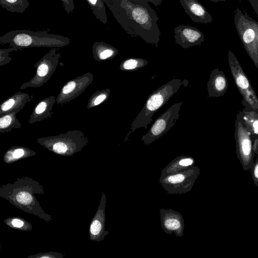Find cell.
<instances>
[{
    "instance_id": "6da1fadb",
    "label": "cell",
    "mask_w": 258,
    "mask_h": 258,
    "mask_svg": "<svg viewBox=\"0 0 258 258\" xmlns=\"http://www.w3.org/2000/svg\"><path fill=\"white\" fill-rule=\"evenodd\" d=\"M127 34L157 47L161 33L156 11L147 0H103Z\"/></svg>"
},
{
    "instance_id": "7a4b0ae2",
    "label": "cell",
    "mask_w": 258,
    "mask_h": 258,
    "mask_svg": "<svg viewBox=\"0 0 258 258\" xmlns=\"http://www.w3.org/2000/svg\"><path fill=\"white\" fill-rule=\"evenodd\" d=\"M71 40L66 36L46 32L29 30L10 31L0 37V44H9V46L18 49L30 47H57L69 45Z\"/></svg>"
},
{
    "instance_id": "3957f363",
    "label": "cell",
    "mask_w": 258,
    "mask_h": 258,
    "mask_svg": "<svg viewBox=\"0 0 258 258\" xmlns=\"http://www.w3.org/2000/svg\"><path fill=\"white\" fill-rule=\"evenodd\" d=\"M183 84V82L180 79H173L152 93L140 112L133 121L128 136L139 128L147 129L148 125L153 121L154 113L167 102Z\"/></svg>"
},
{
    "instance_id": "277c9868",
    "label": "cell",
    "mask_w": 258,
    "mask_h": 258,
    "mask_svg": "<svg viewBox=\"0 0 258 258\" xmlns=\"http://www.w3.org/2000/svg\"><path fill=\"white\" fill-rule=\"evenodd\" d=\"M36 142L55 154L70 156L85 147L89 139L81 131L71 130L58 135L38 138Z\"/></svg>"
},
{
    "instance_id": "5b68a950",
    "label": "cell",
    "mask_w": 258,
    "mask_h": 258,
    "mask_svg": "<svg viewBox=\"0 0 258 258\" xmlns=\"http://www.w3.org/2000/svg\"><path fill=\"white\" fill-rule=\"evenodd\" d=\"M200 174V169L194 166L176 173L160 177L159 183L168 194L182 195L191 190Z\"/></svg>"
},
{
    "instance_id": "8992f818",
    "label": "cell",
    "mask_w": 258,
    "mask_h": 258,
    "mask_svg": "<svg viewBox=\"0 0 258 258\" xmlns=\"http://www.w3.org/2000/svg\"><path fill=\"white\" fill-rule=\"evenodd\" d=\"M59 48H52L33 66L36 68V74L28 82L24 83L20 89L28 87H40L46 83L55 72L61 57V54L57 52Z\"/></svg>"
},
{
    "instance_id": "52a82bcc",
    "label": "cell",
    "mask_w": 258,
    "mask_h": 258,
    "mask_svg": "<svg viewBox=\"0 0 258 258\" xmlns=\"http://www.w3.org/2000/svg\"><path fill=\"white\" fill-rule=\"evenodd\" d=\"M234 138L236 153L244 171L249 170L255 156L253 150V142L248 131L243 126L238 113L235 123Z\"/></svg>"
},
{
    "instance_id": "ba28073f",
    "label": "cell",
    "mask_w": 258,
    "mask_h": 258,
    "mask_svg": "<svg viewBox=\"0 0 258 258\" xmlns=\"http://www.w3.org/2000/svg\"><path fill=\"white\" fill-rule=\"evenodd\" d=\"M183 101L174 103L156 119L147 133L141 140L146 145L159 139L169 131L179 117V111Z\"/></svg>"
},
{
    "instance_id": "9c48e42d",
    "label": "cell",
    "mask_w": 258,
    "mask_h": 258,
    "mask_svg": "<svg viewBox=\"0 0 258 258\" xmlns=\"http://www.w3.org/2000/svg\"><path fill=\"white\" fill-rule=\"evenodd\" d=\"M234 21L245 51L258 69V52L256 34L253 26L238 8L235 11Z\"/></svg>"
},
{
    "instance_id": "30bf717a",
    "label": "cell",
    "mask_w": 258,
    "mask_h": 258,
    "mask_svg": "<svg viewBox=\"0 0 258 258\" xmlns=\"http://www.w3.org/2000/svg\"><path fill=\"white\" fill-rule=\"evenodd\" d=\"M228 56L231 74L243 99L258 113V98L242 67L230 50Z\"/></svg>"
},
{
    "instance_id": "8fae6325",
    "label": "cell",
    "mask_w": 258,
    "mask_h": 258,
    "mask_svg": "<svg viewBox=\"0 0 258 258\" xmlns=\"http://www.w3.org/2000/svg\"><path fill=\"white\" fill-rule=\"evenodd\" d=\"M94 76L90 72L68 81L62 87L56 101L57 104H66L83 92L93 82Z\"/></svg>"
},
{
    "instance_id": "7c38bea8",
    "label": "cell",
    "mask_w": 258,
    "mask_h": 258,
    "mask_svg": "<svg viewBox=\"0 0 258 258\" xmlns=\"http://www.w3.org/2000/svg\"><path fill=\"white\" fill-rule=\"evenodd\" d=\"M161 226L168 234L174 233L177 237L183 235L184 221L182 215L172 209L159 210Z\"/></svg>"
},
{
    "instance_id": "4fadbf2b",
    "label": "cell",
    "mask_w": 258,
    "mask_h": 258,
    "mask_svg": "<svg viewBox=\"0 0 258 258\" xmlns=\"http://www.w3.org/2000/svg\"><path fill=\"white\" fill-rule=\"evenodd\" d=\"M175 42L183 48L200 45L205 40L203 33L198 28L180 25L174 29Z\"/></svg>"
},
{
    "instance_id": "5bb4252c",
    "label": "cell",
    "mask_w": 258,
    "mask_h": 258,
    "mask_svg": "<svg viewBox=\"0 0 258 258\" xmlns=\"http://www.w3.org/2000/svg\"><path fill=\"white\" fill-rule=\"evenodd\" d=\"M243 108L239 111L243 126L250 133L253 142V150L255 156L258 155V113L243 99L242 100Z\"/></svg>"
},
{
    "instance_id": "9a60e30c",
    "label": "cell",
    "mask_w": 258,
    "mask_h": 258,
    "mask_svg": "<svg viewBox=\"0 0 258 258\" xmlns=\"http://www.w3.org/2000/svg\"><path fill=\"white\" fill-rule=\"evenodd\" d=\"M179 3L194 22L207 24L213 21L212 16L197 0H179Z\"/></svg>"
},
{
    "instance_id": "2e32d148",
    "label": "cell",
    "mask_w": 258,
    "mask_h": 258,
    "mask_svg": "<svg viewBox=\"0 0 258 258\" xmlns=\"http://www.w3.org/2000/svg\"><path fill=\"white\" fill-rule=\"evenodd\" d=\"M105 204L106 197L103 193L99 206L90 226V238L91 240L98 241H102L108 234V231L105 230Z\"/></svg>"
},
{
    "instance_id": "e0dca14e",
    "label": "cell",
    "mask_w": 258,
    "mask_h": 258,
    "mask_svg": "<svg viewBox=\"0 0 258 258\" xmlns=\"http://www.w3.org/2000/svg\"><path fill=\"white\" fill-rule=\"evenodd\" d=\"M228 87L227 79L222 71L215 68L210 76L207 83L209 97H218L223 96Z\"/></svg>"
},
{
    "instance_id": "ac0fdd59",
    "label": "cell",
    "mask_w": 258,
    "mask_h": 258,
    "mask_svg": "<svg viewBox=\"0 0 258 258\" xmlns=\"http://www.w3.org/2000/svg\"><path fill=\"white\" fill-rule=\"evenodd\" d=\"M56 102L53 95L41 100L33 109L28 120L29 124H32L51 117L53 114V106Z\"/></svg>"
},
{
    "instance_id": "d6986e66",
    "label": "cell",
    "mask_w": 258,
    "mask_h": 258,
    "mask_svg": "<svg viewBox=\"0 0 258 258\" xmlns=\"http://www.w3.org/2000/svg\"><path fill=\"white\" fill-rule=\"evenodd\" d=\"M33 95L19 91L3 101L0 106V115L15 111L20 112L25 104L33 100Z\"/></svg>"
},
{
    "instance_id": "ffe728a7",
    "label": "cell",
    "mask_w": 258,
    "mask_h": 258,
    "mask_svg": "<svg viewBox=\"0 0 258 258\" xmlns=\"http://www.w3.org/2000/svg\"><path fill=\"white\" fill-rule=\"evenodd\" d=\"M12 185V195H9V197H12V202L15 203L16 206H20V208L22 207H27L30 210H32V206H36L37 203L35 197L33 196L32 190L27 189L26 186H19L16 182Z\"/></svg>"
},
{
    "instance_id": "44dd1931",
    "label": "cell",
    "mask_w": 258,
    "mask_h": 258,
    "mask_svg": "<svg viewBox=\"0 0 258 258\" xmlns=\"http://www.w3.org/2000/svg\"><path fill=\"white\" fill-rule=\"evenodd\" d=\"M195 160L189 156L181 155L172 160L164 168L161 173L160 177L173 173H176L194 166Z\"/></svg>"
},
{
    "instance_id": "7402d4cb",
    "label": "cell",
    "mask_w": 258,
    "mask_h": 258,
    "mask_svg": "<svg viewBox=\"0 0 258 258\" xmlns=\"http://www.w3.org/2000/svg\"><path fill=\"white\" fill-rule=\"evenodd\" d=\"M118 52L117 49L104 42H95L92 45L93 58L99 62L113 58Z\"/></svg>"
},
{
    "instance_id": "603a6c76",
    "label": "cell",
    "mask_w": 258,
    "mask_h": 258,
    "mask_svg": "<svg viewBox=\"0 0 258 258\" xmlns=\"http://www.w3.org/2000/svg\"><path fill=\"white\" fill-rule=\"evenodd\" d=\"M18 111L0 115V133L11 132L14 128H21L22 124L17 118Z\"/></svg>"
},
{
    "instance_id": "cb8c5ba5",
    "label": "cell",
    "mask_w": 258,
    "mask_h": 258,
    "mask_svg": "<svg viewBox=\"0 0 258 258\" xmlns=\"http://www.w3.org/2000/svg\"><path fill=\"white\" fill-rule=\"evenodd\" d=\"M36 153L30 149L21 147L14 146L10 148L6 153L4 159L6 162H10L22 158L35 155Z\"/></svg>"
},
{
    "instance_id": "d4e9b609",
    "label": "cell",
    "mask_w": 258,
    "mask_h": 258,
    "mask_svg": "<svg viewBox=\"0 0 258 258\" xmlns=\"http://www.w3.org/2000/svg\"><path fill=\"white\" fill-rule=\"evenodd\" d=\"M0 5L11 12L23 13L30 4L28 0H0Z\"/></svg>"
},
{
    "instance_id": "484cf974",
    "label": "cell",
    "mask_w": 258,
    "mask_h": 258,
    "mask_svg": "<svg viewBox=\"0 0 258 258\" xmlns=\"http://www.w3.org/2000/svg\"><path fill=\"white\" fill-rule=\"evenodd\" d=\"M95 17L104 24L107 22L105 3L103 0H86Z\"/></svg>"
},
{
    "instance_id": "4316f807",
    "label": "cell",
    "mask_w": 258,
    "mask_h": 258,
    "mask_svg": "<svg viewBox=\"0 0 258 258\" xmlns=\"http://www.w3.org/2000/svg\"><path fill=\"white\" fill-rule=\"evenodd\" d=\"M148 63V61L145 59L131 57L123 60L119 65V69L122 71H135L144 67Z\"/></svg>"
},
{
    "instance_id": "83f0119b",
    "label": "cell",
    "mask_w": 258,
    "mask_h": 258,
    "mask_svg": "<svg viewBox=\"0 0 258 258\" xmlns=\"http://www.w3.org/2000/svg\"><path fill=\"white\" fill-rule=\"evenodd\" d=\"M110 93L109 88L95 91L89 98L87 108L91 109L105 102L108 99Z\"/></svg>"
},
{
    "instance_id": "f1b7e54d",
    "label": "cell",
    "mask_w": 258,
    "mask_h": 258,
    "mask_svg": "<svg viewBox=\"0 0 258 258\" xmlns=\"http://www.w3.org/2000/svg\"><path fill=\"white\" fill-rule=\"evenodd\" d=\"M18 49L17 47H11L9 48L0 49V66L6 65L10 63L12 58L10 57L9 53L13 51H17Z\"/></svg>"
},
{
    "instance_id": "f546056e",
    "label": "cell",
    "mask_w": 258,
    "mask_h": 258,
    "mask_svg": "<svg viewBox=\"0 0 258 258\" xmlns=\"http://www.w3.org/2000/svg\"><path fill=\"white\" fill-rule=\"evenodd\" d=\"M254 184L258 187V156L253 162L250 170Z\"/></svg>"
},
{
    "instance_id": "4dcf8cb0",
    "label": "cell",
    "mask_w": 258,
    "mask_h": 258,
    "mask_svg": "<svg viewBox=\"0 0 258 258\" xmlns=\"http://www.w3.org/2000/svg\"><path fill=\"white\" fill-rule=\"evenodd\" d=\"M63 3V8L68 14H69L74 10V0H60Z\"/></svg>"
},
{
    "instance_id": "1f68e13d",
    "label": "cell",
    "mask_w": 258,
    "mask_h": 258,
    "mask_svg": "<svg viewBox=\"0 0 258 258\" xmlns=\"http://www.w3.org/2000/svg\"><path fill=\"white\" fill-rule=\"evenodd\" d=\"M244 14L245 18L250 22V23L254 27L256 34V41L258 52V23L255 20L251 18L246 12H244Z\"/></svg>"
},
{
    "instance_id": "d6a6232c",
    "label": "cell",
    "mask_w": 258,
    "mask_h": 258,
    "mask_svg": "<svg viewBox=\"0 0 258 258\" xmlns=\"http://www.w3.org/2000/svg\"><path fill=\"white\" fill-rule=\"evenodd\" d=\"M11 225L16 228H21L24 225V222L23 220L18 218H14L11 221Z\"/></svg>"
},
{
    "instance_id": "836d02e7",
    "label": "cell",
    "mask_w": 258,
    "mask_h": 258,
    "mask_svg": "<svg viewBox=\"0 0 258 258\" xmlns=\"http://www.w3.org/2000/svg\"><path fill=\"white\" fill-rule=\"evenodd\" d=\"M258 17V0H248Z\"/></svg>"
},
{
    "instance_id": "e575fe53",
    "label": "cell",
    "mask_w": 258,
    "mask_h": 258,
    "mask_svg": "<svg viewBox=\"0 0 258 258\" xmlns=\"http://www.w3.org/2000/svg\"><path fill=\"white\" fill-rule=\"evenodd\" d=\"M148 2L152 3L155 6L160 5L163 0H147Z\"/></svg>"
},
{
    "instance_id": "d590c367",
    "label": "cell",
    "mask_w": 258,
    "mask_h": 258,
    "mask_svg": "<svg viewBox=\"0 0 258 258\" xmlns=\"http://www.w3.org/2000/svg\"><path fill=\"white\" fill-rule=\"evenodd\" d=\"M209 1H212V2H220V1H222V2H224V1H227V0H209ZM239 2L241 1V0H238Z\"/></svg>"
}]
</instances>
